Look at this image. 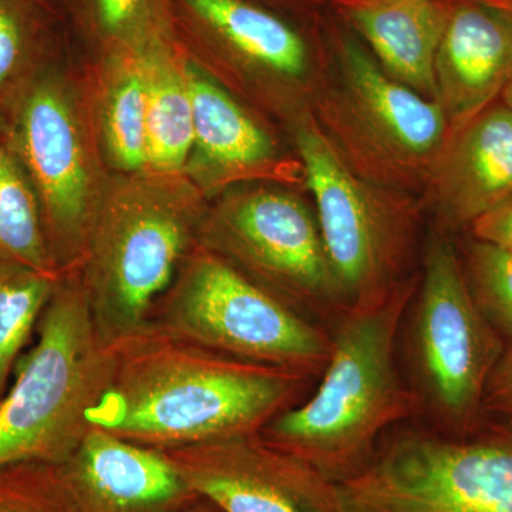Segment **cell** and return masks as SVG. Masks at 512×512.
<instances>
[{
  "instance_id": "cell-29",
  "label": "cell",
  "mask_w": 512,
  "mask_h": 512,
  "mask_svg": "<svg viewBox=\"0 0 512 512\" xmlns=\"http://www.w3.org/2000/svg\"><path fill=\"white\" fill-rule=\"evenodd\" d=\"M175 512H220L214 505L208 503V501L198 498L194 503L187 505V507L181 508V510Z\"/></svg>"
},
{
  "instance_id": "cell-17",
  "label": "cell",
  "mask_w": 512,
  "mask_h": 512,
  "mask_svg": "<svg viewBox=\"0 0 512 512\" xmlns=\"http://www.w3.org/2000/svg\"><path fill=\"white\" fill-rule=\"evenodd\" d=\"M443 231L512 201V113L500 101L448 138L424 191Z\"/></svg>"
},
{
  "instance_id": "cell-22",
  "label": "cell",
  "mask_w": 512,
  "mask_h": 512,
  "mask_svg": "<svg viewBox=\"0 0 512 512\" xmlns=\"http://www.w3.org/2000/svg\"><path fill=\"white\" fill-rule=\"evenodd\" d=\"M60 276L0 259V399Z\"/></svg>"
},
{
  "instance_id": "cell-4",
  "label": "cell",
  "mask_w": 512,
  "mask_h": 512,
  "mask_svg": "<svg viewBox=\"0 0 512 512\" xmlns=\"http://www.w3.org/2000/svg\"><path fill=\"white\" fill-rule=\"evenodd\" d=\"M36 333L0 399V466L72 456L113 372V348L97 335L76 272L60 276Z\"/></svg>"
},
{
  "instance_id": "cell-14",
  "label": "cell",
  "mask_w": 512,
  "mask_h": 512,
  "mask_svg": "<svg viewBox=\"0 0 512 512\" xmlns=\"http://www.w3.org/2000/svg\"><path fill=\"white\" fill-rule=\"evenodd\" d=\"M232 62L266 87L288 123L311 110L316 56L298 30L247 0H184Z\"/></svg>"
},
{
  "instance_id": "cell-20",
  "label": "cell",
  "mask_w": 512,
  "mask_h": 512,
  "mask_svg": "<svg viewBox=\"0 0 512 512\" xmlns=\"http://www.w3.org/2000/svg\"><path fill=\"white\" fill-rule=\"evenodd\" d=\"M100 124L114 167L124 173L147 167V83L140 50L120 47L111 57Z\"/></svg>"
},
{
  "instance_id": "cell-15",
  "label": "cell",
  "mask_w": 512,
  "mask_h": 512,
  "mask_svg": "<svg viewBox=\"0 0 512 512\" xmlns=\"http://www.w3.org/2000/svg\"><path fill=\"white\" fill-rule=\"evenodd\" d=\"M511 74L512 15L478 0H451L434 60L450 136L497 103Z\"/></svg>"
},
{
  "instance_id": "cell-13",
  "label": "cell",
  "mask_w": 512,
  "mask_h": 512,
  "mask_svg": "<svg viewBox=\"0 0 512 512\" xmlns=\"http://www.w3.org/2000/svg\"><path fill=\"white\" fill-rule=\"evenodd\" d=\"M57 470L70 512H175L200 498L164 450L94 427Z\"/></svg>"
},
{
  "instance_id": "cell-19",
  "label": "cell",
  "mask_w": 512,
  "mask_h": 512,
  "mask_svg": "<svg viewBox=\"0 0 512 512\" xmlns=\"http://www.w3.org/2000/svg\"><path fill=\"white\" fill-rule=\"evenodd\" d=\"M147 83V168L160 174L183 170L194 143V116L187 69L167 40L138 49Z\"/></svg>"
},
{
  "instance_id": "cell-23",
  "label": "cell",
  "mask_w": 512,
  "mask_h": 512,
  "mask_svg": "<svg viewBox=\"0 0 512 512\" xmlns=\"http://www.w3.org/2000/svg\"><path fill=\"white\" fill-rule=\"evenodd\" d=\"M39 0H0V106L29 76L43 69Z\"/></svg>"
},
{
  "instance_id": "cell-31",
  "label": "cell",
  "mask_w": 512,
  "mask_h": 512,
  "mask_svg": "<svg viewBox=\"0 0 512 512\" xmlns=\"http://www.w3.org/2000/svg\"><path fill=\"white\" fill-rule=\"evenodd\" d=\"M478 2H483L485 5L493 6V8L503 10V12L512 15V0H478Z\"/></svg>"
},
{
  "instance_id": "cell-30",
  "label": "cell",
  "mask_w": 512,
  "mask_h": 512,
  "mask_svg": "<svg viewBox=\"0 0 512 512\" xmlns=\"http://www.w3.org/2000/svg\"><path fill=\"white\" fill-rule=\"evenodd\" d=\"M498 101H500V103L503 104L504 107H507V109L512 113V74L510 79H508L507 84H505Z\"/></svg>"
},
{
  "instance_id": "cell-10",
  "label": "cell",
  "mask_w": 512,
  "mask_h": 512,
  "mask_svg": "<svg viewBox=\"0 0 512 512\" xmlns=\"http://www.w3.org/2000/svg\"><path fill=\"white\" fill-rule=\"evenodd\" d=\"M197 244L303 315L340 316L349 308L316 214L291 191L255 187L225 194L202 214Z\"/></svg>"
},
{
  "instance_id": "cell-8",
  "label": "cell",
  "mask_w": 512,
  "mask_h": 512,
  "mask_svg": "<svg viewBox=\"0 0 512 512\" xmlns=\"http://www.w3.org/2000/svg\"><path fill=\"white\" fill-rule=\"evenodd\" d=\"M339 487L346 512H512V433L407 431Z\"/></svg>"
},
{
  "instance_id": "cell-2",
  "label": "cell",
  "mask_w": 512,
  "mask_h": 512,
  "mask_svg": "<svg viewBox=\"0 0 512 512\" xmlns=\"http://www.w3.org/2000/svg\"><path fill=\"white\" fill-rule=\"evenodd\" d=\"M417 288L412 276L384 301L338 316L318 389L269 421L262 439L336 484L365 470L384 431L419 407L396 363L400 325Z\"/></svg>"
},
{
  "instance_id": "cell-9",
  "label": "cell",
  "mask_w": 512,
  "mask_h": 512,
  "mask_svg": "<svg viewBox=\"0 0 512 512\" xmlns=\"http://www.w3.org/2000/svg\"><path fill=\"white\" fill-rule=\"evenodd\" d=\"M414 305L412 362L424 409L448 436L476 426L503 356L497 330L478 309L456 249L431 237Z\"/></svg>"
},
{
  "instance_id": "cell-5",
  "label": "cell",
  "mask_w": 512,
  "mask_h": 512,
  "mask_svg": "<svg viewBox=\"0 0 512 512\" xmlns=\"http://www.w3.org/2000/svg\"><path fill=\"white\" fill-rule=\"evenodd\" d=\"M201 218L190 198L146 181L101 197L74 271L106 345L146 328L197 244Z\"/></svg>"
},
{
  "instance_id": "cell-11",
  "label": "cell",
  "mask_w": 512,
  "mask_h": 512,
  "mask_svg": "<svg viewBox=\"0 0 512 512\" xmlns=\"http://www.w3.org/2000/svg\"><path fill=\"white\" fill-rule=\"evenodd\" d=\"M5 138L39 198L47 245L60 274L74 271L101 200L69 87L40 69L3 101Z\"/></svg>"
},
{
  "instance_id": "cell-27",
  "label": "cell",
  "mask_w": 512,
  "mask_h": 512,
  "mask_svg": "<svg viewBox=\"0 0 512 512\" xmlns=\"http://www.w3.org/2000/svg\"><path fill=\"white\" fill-rule=\"evenodd\" d=\"M471 229L474 238L512 251V201L478 218Z\"/></svg>"
},
{
  "instance_id": "cell-18",
  "label": "cell",
  "mask_w": 512,
  "mask_h": 512,
  "mask_svg": "<svg viewBox=\"0 0 512 512\" xmlns=\"http://www.w3.org/2000/svg\"><path fill=\"white\" fill-rule=\"evenodd\" d=\"M335 5L384 72L437 101L434 60L450 2L336 0Z\"/></svg>"
},
{
  "instance_id": "cell-6",
  "label": "cell",
  "mask_w": 512,
  "mask_h": 512,
  "mask_svg": "<svg viewBox=\"0 0 512 512\" xmlns=\"http://www.w3.org/2000/svg\"><path fill=\"white\" fill-rule=\"evenodd\" d=\"M323 244L350 306L384 301L407 279L421 225L417 195L370 183L343 163L311 110L289 121Z\"/></svg>"
},
{
  "instance_id": "cell-21",
  "label": "cell",
  "mask_w": 512,
  "mask_h": 512,
  "mask_svg": "<svg viewBox=\"0 0 512 512\" xmlns=\"http://www.w3.org/2000/svg\"><path fill=\"white\" fill-rule=\"evenodd\" d=\"M0 259L62 275L47 245L35 187L5 138L0 141Z\"/></svg>"
},
{
  "instance_id": "cell-32",
  "label": "cell",
  "mask_w": 512,
  "mask_h": 512,
  "mask_svg": "<svg viewBox=\"0 0 512 512\" xmlns=\"http://www.w3.org/2000/svg\"><path fill=\"white\" fill-rule=\"evenodd\" d=\"M5 136V117H3V111H0V141Z\"/></svg>"
},
{
  "instance_id": "cell-28",
  "label": "cell",
  "mask_w": 512,
  "mask_h": 512,
  "mask_svg": "<svg viewBox=\"0 0 512 512\" xmlns=\"http://www.w3.org/2000/svg\"><path fill=\"white\" fill-rule=\"evenodd\" d=\"M485 404L512 419V346L495 366L485 392Z\"/></svg>"
},
{
  "instance_id": "cell-12",
  "label": "cell",
  "mask_w": 512,
  "mask_h": 512,
  "mask_svg": "<svg viewBox=\"0 0 512 512\" xmlns=\"http://www.w3.org/2000/svg\"><path fill=\"white\" fill-rule=\"evenodd\" d=\"M164 451L220 512H346L339 484L259 433Z\"/></svg>"
},
{
  "instance_id": "cell-25",
  "label": "cell",
  "mask_w": 512,
  "mask_h": 512,
  "mask_svg": "<svg viewBox=\"0 0 512 512\" xmlns=\"http://www.w3.org/2000/svg\"><path fill=\"white\" fill-rule=\"evenodd\" d=\"M0 512H70L57 464L20 461L0 466Z\"/></svg>"
},
{
  "instance_id": "cell-16",
  "label": "cell",
  "mask_w": 512,
  "mask_h": 512,
  "mask_svg": "<svg viewBox=\"0 0 512 512\" xmlns=\"http://www.w3.org/2000/svg\"><path fill=\"white\" fill-rule=\"evenodd\" d=\"M185 69L194 116L188 163L201 184L215 190L262 178L305 185L299 158L282 156L271 134L210 74L197 66Z\"/></svg>"
},
{
  "instance_id": "cell-1",
  "label": "cell",
  "mask_w": 512,
  "mask_h": 512,
  "mask_svg": "<svg viewBox=\"0 0 512 512\" xmlns=\"http://www.w3.org/2000/svg\"><path fill=\"white\" fill-rule=\"evenodd\" d=\"M110 346L113 372L90 410V424L160 450L261 433L301 402L311 380L150 325Z\"/></svg>"
},
{
  "instance_id": "cell-3",
  "label": "cell",
  "mask_w": 512,
  "mask_h": 512,
  "mask_svg": "<svg viewBox=\"0 0 512 512\" xmlns=\"http://www.w3.org/2000/svg\"><path fill=\"white\" fill-rule=\"evenodd\" d=\"M311 113L353 173L417 197L450 138L440 104L390 77L338 26L316 57Z\"/></svg>"
},
{
  "instance_id": "cell-24",
  "label": "cell",
  "mask_w": 512,
  "mask_h": 512,
  "mask_svg": "<svg viewBox=\"0 0 512 512\" xmlns=\"http://www.w3.org/2000/svg\"><path fill=\"white\" fill-rule=\"evenodd\" d=\"M461 265L484 318L497 333L512 339V251L474 238Z\"/></svg>"
},
{
  "instance_id": "cell-26",
  "label": "cell",
  "mask_w": 512,
  "mask_h": 512,
  "mask_svg": "<svg viewBox=\"0 0 512 512\" xmlns=\"http://www.w3.org/2000/svg\"><path fill=\"white\" fill-rule=\"evenodd\" d=\"M103 32L121 49H143L167 40L160 0H96Z\"/></svg>"
},
{
  "instance_id": "cell-7",
  "label": "cell",
  "mask_w": 512,
  "mask_h": 512,
  "mask_svg": "<svg viewBox=\"0 0 512 512\" xmlns=\"http://www.w3.org/2000/svg\"><path fill=\"white\" fill-rule=\"evenodd\" d=\"M148 325L222 355L319 376L329 333L227 259L195 244Z\"/></svg>"
}]
</instances>
